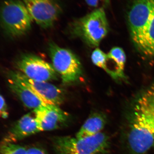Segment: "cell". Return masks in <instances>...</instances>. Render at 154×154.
I'll list each match as a JSON object with an SVG mask.
<instances>
[{"label": "cell", "instance_id": "cell-21", "mask_svg": "<svg viewBox=\"0 0 154 154\" xmlns=\"http://www.w3.org/2000/svg\"><path fill=\"white\" fill-rule=\"evenodd\" d=\"M26 154H47L44 150L40 148L33 147L27 149Z\"/></svg>", "mask_w": 154, "mask_h": 154}, {"label": "cell", "instance_id": "cell-14", "mask_svg": "<svg viewBox=\"0 0 154 154\" xmlns=\"http://www.w3.org/2000/svg\"><path fill=\"white\" fill-rule=\"evenodd\" d=\"M106 121V116L103 113H92L77 133L76 137L82 139L96 135L105 127Z\"/></svg>", "mask_w": 154, "mask_h": 154}, {"label": "cell", "instance_id": "cell-1", "mask_svg": "<svg viewBox=\"0 0 154 154\" xmlns=\"http://www.w3.org/2000/svg\"><path fill=\"white\" fill-rule=\"evenodd\" d=\"M73 34L82 38L89 46L96 47L109 31V24L104 8L95 9L72 22L70 26Z\"/></svg>", "mask_w": 154, "mask_h": 154}, {"label": "cell", "instance_id": "cell-4", "mask_svg": "<svg viewBox=\"0 0 154 154\" xmlns=\"http://www.w3.org/2000/svg\"><path fill=\"white\" fill-rule=\"evenodd\" d=\"M49 51L52 66L64 84H71L79 79L82 73V64L73 53L52 42L49 44Z\"/></svg>", "mask_w": 154, "mask_h": 154}, {"label": "cell", "instance_id": "cell-13", "mask_svg": "<svg viewBox=\"0 0 154 154\" xmlns=\"http://www.w3.org/2000/svg\"><path fill=\"white\" fill-rule=\"evenodd\" d=\"M107 55L105 71L114 79H124L126 60V54L124 50L121 48L113 47Z\"/></svg>", "mask_w": 154, "mask_h": 154}, {"label": "cell", "instance_id": "cell-17", "mask_svg": "<svg viewBox=\"0 0 154 154\" xmlns=\"http://www.w3.org/2000/svg\"><path fill=\"white\" fill-rule=\"evenodd\" d=\"M27 149L14 143L2 142L0 154H26Z\"/></svg>", "mask_w": 154, "mask_h": 154}, {"label": "cell", "instance_id": "cell-3", "mask_svg": "<svg viewBox=\"0 0 154 154\" xmlns=\"http://www.w3.org/2000/svg\"><path fill=\"white\" fill-rule=\"evenodd\" d=\"M109 140L108 136L100 132L82 139L57 137L54 138L52 143L55 154H97L108 147Z\"/></svg>", "mask_w": 154, "mask_h": 154}, {"label": "cell", "instance_id": "cell-7", "mask_svg": "<svg viewBox=\"0 0 154 154\" xmlns=\"http://www.w3.org/2000/svg\"><path fill=\"white\" fill-rule=\"evenodd\" d=\"M33 20L41 28L54 25L63 11L60 0H22Z\"/></svg>", "mask_w": 154, "mask_h": 154}, {"label": "cell", "instance_id": "cell-15", "mask_svg": "<svg viewBox=\"0 0 154 154\" xmlns=\"http://www.w3.org/2000/svg\"><path fill=\"white\" fill-rule=\"evenodd\" d=\"M134 113L154 120V85L145 90L137 101Z\"/></svg>", "mask_w": 154, "mask_h": 154}, {"label": "cell", "instance_id": "cell-19", "mask_svg": "<svg viewBox=\"0 0 154 154\" xmlns=\"http://www.w3.org/2000/svg\"><path fill=\"white\" fill-rule=\"evenodd\" d=\"M87 5L91 8H104L109 5L110 0H84Z\"/></svg>", "mask_w": 154, "mask_h": 154}, {"label": "cell", "instance_id": "cell-18", "mask_svg": "<svg viewBox=\"0 0 154 154\" xmlns=\"http://www.w3.org/2000/svg\"><path fill=\"white\" fill-rule=\"evenodd\" d=\"M107 58V54L99 48H96L91 55V59L94 65L105 70Z\"/></svg>", "mask_w": 154, "mask_h": 154}, {"label": "cell", "instance_id": "cell-6", "mask_svg": "<svg viewBox=\"0 0 154 154\" xmlns=\"http://www.w3.org/2000/svg\"><path fill=\"white\" fill-rule=\"evenodd\" d=\"M153 0H134L128 14V25L131 39L139 49L151 17Z\"/></svg>", "mask_w": 154, "mask_h": 154}, {"label": "cell", "instance_id": "cell-9", "mask_svg": "<svg viewBox=\"0 0 154 154\" xmlns=\"http://www.w3.org/2000/svg\"><path fill=\"white\" fill-rule=\"evenodd\" d=\"M15 78L30 88L42 101L48 105L59 106L65 99L63 91L47 82L31 80L20 72H11Z\"/></svg>", "mask_w": 154, "mask_h": 154}, {"label": "cell", "instance_id": "cell-2", "mask_svg": "<svg viewBox=\"0 0 154 154\" xmlns=\"http://www.w3.org/2000/svg\"><path fill=\"white\" fill-rule=\"evenodd\" d=\"M33 19L22 0H6L0 7V23L12 38L26 34L31 29Z\"/></svg>", "mask_w": 154, "mask_h": 154}, {"label": "cell", "instance_id": "cell-12", "mask_svg": "<svg viewBox=\"0 0 154 154\" xmlns=\"http://www.w3.org/2000/svg\"><path fill=\"white\" fill-rule=\"evenodd\" d=\"M8 82L10 89L25 106L33 110L46 105L33 91L9 73Z\"/></svg>", "mask_w": 154, "mask_h": 154}, {"label": "cell", "instance_id": "cell-16", "mask_svg": "<svg viewBox=\"0 0 154 154\" xmlns=\"http://www.w3.org/2000/svg\"><path fill=\"white\" fill-rule=\"evenodd\" d=\"M138 50L147 56L154 57V0L151 17Z\"/></svg>", "mask_w": 154, "mask_h": 154}, {"label": "cell", "instance_id": "cell-11", "mask_svg": "<svg viewBox=\"0 0 154 154\" xmlns=\"http://www.w3.org/2000/svg\"><path fill=\"white\" fill-rule=\"evenodd\" d=\"M40 131L34 115L28 113L15 123L2 142L15 143Z\"/></svg>", "mask_w": 154, "mask_h": 154}, {"label": "cell", "instance_id": "cell-5", "mask_svg": "<svg viewBox=\"0 0 154 154\" xmlns=\"http://www.w3.org/2000/svg\"><path fill=\"white\" fill-rule=\"evenodd\" d=\"M134 116L128 135V146L132 154H146L154 147V124L137 113Z\"/></svg>", "mask_w": 154, "mask_h": 154}, {"label": "cell", "instance_id": "cell-8", "mask_svg": "<svg viewBox=\"0 0 154 154\" xmlns=\"http://www.w3.org/2000/svg\"><path fill=\"white\" fill-rule=\"evenodd\" d=\"M17 66L20 72L34 81L48 82L57 78L52 65L33 54L23 55L17 62Z\"/></svg>", "mask_w": 154, "mask_h": 154}, {"label": "cell", "instance_id": "cell-10", "mask_svg": "<svg viewBox=\"0 0 154 154\" xmlns=\"http://www.w3.org/2000/svg\"><path fill=\"white\" fill-rule=\"evenodd\" d=\"M33 113L40 131L57 129L69 120V114L55 105H43L33 110Z\"/></svg>", "mask_w": 154, "mask_h": 154}, {"label": "cell", "instance_id": "cell-20", "mask_svg": "<svg viewBox=\"0 0 154 154\" xmlns=\"http://www.w3.org/2000/svg\"><path fill=\"white\" fill-rule=\"evenodd\" d=\"M8 107L5 100L3 96L0 94V117L6 119L8 116Z\"/></svg>", "mask_w": 154, "mask_h": 154}]
</instances>
